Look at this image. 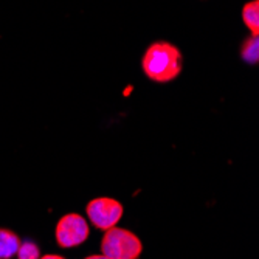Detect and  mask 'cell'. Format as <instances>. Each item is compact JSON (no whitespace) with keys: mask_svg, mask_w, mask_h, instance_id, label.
Segmentation results:
<instances>
[{"mask_svg":"<svg viewBox=\"0 0 259 259\" xmlns=\"http://www.w3.org/2000/svg\"><path fill=\"white\" fill-rule=\"evenodd\" d=\"M145 75L158 84L174 81L183 68V56L179 47L171 42L158 40L151 44L141 59Z\"/></svg>","mask_w":259,"mask_h":259,"instance_id":"obj_1","label":"cell"},{"mask_svg":"<svg viewBox=\"0 0 259 259\" xmlns=\"http://www.w3.org/2000/svg\"><path fill=\"white\" fill-rule=\"evenodd\" d=\"M143 245L137 234L126 228L112 227L106 230L101 241V253L109 259H138Z\"/></svg>","mask_w":259,"mask_h":259,"instance_id":"obj_2","label":"cell"},{"mask_svg":"<svg viewBox=\"0 0 259 259\" xmlns=\"http://www.w3.org/2000/svg\"><path fill=\"white\" fill-rule=\"evenodd\" d=\"M87 216L93 227L98 230H109L118 224V221L123 216V205L109 197H98L89 202L87 208Z\"/></svg>","mask_w":259,"mask_h":259,"instance_id":"obj_3","label":"cell"},{"mask_svg":"<svg viewBox=\"0 0 259 259\" xmlns=\"http://www.w3.org/2000/svg\"><path fill=\"white\" fill-rule=\"evenodd\" d=\"M89 225L85 219L76 213H70L61 218L56 225V241L62 248L81 245L89 238Z\"/></svg>","mask_w":259,"mask_h":259,"instance_id":"obj_4","label":"cell"},{"mask_svg":"<svg viewBox=\"0 0 259 259\" xmlns=\"http://www.w3.org/2000/svg\"><path fill=\"white\" fill-rule=\"evenodd\" d=\"M20 242V238L14 231L0 228V259H11L17 253Z\"/></svg>","mask_w":259,"mask_h":259,"instance_id":"obj_5","label":"cell"},{"mask_svg":"<svg viewBox=\"0 0 259 259\" xmlns=\"http://www.w3.org/2000/svg\"><path fill=\"white\" fill-rule=\"evenodd\" d=\"M241 59L248 65H256L259 61V39L257 36L250 34L244 39L241 49H239Z\"/></svg>","mask_w":259,"mask_h":259,"instance_id":"obj_6","label":"cell"},{"mask_svg":"<svg viewBox=\"0 0 259 259\" xmlns=\"http://www.w3.org/2000/svg\"><path fill=\"white\" fill-rule=\"evenodd\" d=\"M242 20L245 27L250 30V34L257 36L259 33V2L257 0H251L247 2L242 8Z\"/></svg>","mask_w":259,"mask_h":259,"instance_id":"obj_7","label":"cell"},{"mask_svg":"<svg viewBox=\"0 0 259 259\" xmlns=\"http://www.w3.org/2000/svg\"><path fill=\"white\" fill-rule=\"evenodd\" d=\"M16 254L19 259H39L40 250L34 242L27 241V242H20V247H19Z\"/></svg>","mask_w":259,"mask_h":259,"instance_id":"obj_8","label":"cell"},{"mask_svg":"<svg viewBox=\"0 0 259 259\" xmlns=\"http://www.w3.org/2000/svg\"><path fill=\"white\" fill-rule=\"evenodd\" d=\"M39 259H65L59 254H45V256H40Z\"/></svg>","mask_w":259,"mask_h":259,"instance_id":"obj_9","label":"cell"},{"mask_svg":"<svg viewBox=\"0 0 259 259\" xmlns=\"http://www.w3.org/2000/svg\"><path fill=\"white\" fill-rule=\"evenodd\" d=\"M85 259H109V257H106L104 254H92V256H89Z\"/></svg>","mask_w":259,"mask_h":259,"instance_id":"obj_10","label":"cell"}]
</instances>
